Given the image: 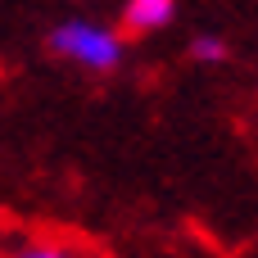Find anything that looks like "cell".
I'll return each mask as SVG.
<instances>
[{"label":"cell","instance_id":"obj_4","mask_svg":"<svg viewBox=\"0 0 258 258\" xmlns=\"http://www.w3.org/2000/svg\"><path fill=\"white\" fill-rule=\"evenodd\" d=\"M14 258H73L63 245H27L23 254H14Z\"/></svg>","mask_w":258,"mask_h":258},{"label":"cell","instance_id":"obj_1","mask_svg":"<svg viewBox=\"0 0 258 258\" xmlns=\"http://www.w3.org/2000/svg\"><path fill=\"white\" fill-rule=\"evenodd\" d=\"M45 45H50L59 59H73V63H82V68H91V73H113V68L122 63V41H118V32H109V27H100V23H86V18L59 23V27L45 36Z\"/></svg>","mask_w":258,"mask_h":258},{"label":"cell","instance_id":"obj_3","mask_svg":"<svg viewBox=\"0 0 258 258\" xmlns=\"http://www.w3.org/2000/svg\"><path fill=\"white\" fill-rule=\"evenodd\" d=\"M227 54H231V45H227L222 36H213V32L190 36V59H200V63H222Z\"/></svg>","mask_w":258,"mask_h":258},{"label":"cell","instance_id":"obj_2","mask_svg":"<svg viewBox=\"0 0 258 258\" xmlns=\"http://www.w3.org/2000/svg\"><path fill=\"white\" fill-rule=\"evenodd\" d=\"M172 14H177V0H127V5H122V27L145 36V32L168 27Z\"/></svg>","mask_w":258,"mask_h":258}]
</instances>
